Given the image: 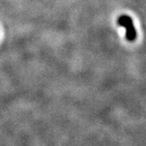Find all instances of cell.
Returning a JSON list of instances; mask_svg holds the SVG:
<instances>
[{"mask_svg": "<svg viewBox=\"0 0 146 146\" xmlns=\"http://www.w3.org/2000/svg\"><path fill=\"white\" fill-rule=\"evenodd\" d=\"M118 25L120 26L124 27L126 29V38L129 41L132 42L136 38V31L133 21L130 16L123 15L119 16L118 19Z\"/></svg>", "mask_w": 146, "mask_h": 146, "instance_id": "obj_1", "label": "cell"}]
</instances>
